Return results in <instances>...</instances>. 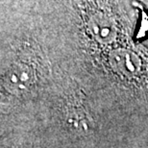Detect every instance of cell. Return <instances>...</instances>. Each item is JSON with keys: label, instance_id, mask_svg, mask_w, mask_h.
<instances>
[{"label": "cell", "instance_id": "1", "mask_svg": "<svg viewBox=\"0 0 148 148\" xmlns=\"http://www.w3.org/2000/svg\"><path fill=\"white\" fill-rule=\"evenodd\" d=\"M34 70L23 62H16L11 66L5 75L4 84L9 90L19 93L28 90L34 83Z\"/></svg>", "mask_w": 148, "mask_h": 148}]
</instances>
